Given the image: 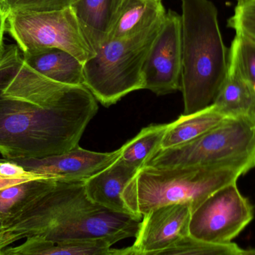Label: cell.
<instances>
[{"instance_id":"6da1fadb","label":"cell","mask_w":255,"mask_h":255,"mask_svg":"<svg viewBox=\"0 0 255 255\" xmlns=\"http://www.w3.org/2000/svg\"><path fill=\"white\" fill-rule=\"evenodd\" d=\"M84 85L55 82L33 70L17 45L0 56V154L6 160L42 158L79 146L98 112Z\"/></svg>"},{"instance_id":"7a4b0ae2","label":"cell","mask_w":255,"mask_h":255,"mask_svg":"<svg viewBox=\"0 0 255 255\" xmlns=\"http://www.w3.org/2000/svg\"><path fill=\"white\" fill-rule=\"evenodd\" d=\"M140 222L90 200L84 181H58L4 222L0 255L14 243L31 237L55 244L114 236L125 240L136 236Z\"/></svg>"},{"instance_id":"3957f363","label":"cell","mask_w":255,"mask_h":255,"mask_svg":"<svg viewBox=\"0 0 255 255\" xmlns=\"http://www.w3.org/2000/svg\"><path fill=\"white\" fill-rule=\"evenodd\" d=\"M181 75L184 115L214 103L229 67L218 10L210 0H181Z\"/></svg>"},{"instance_id":"277c9868","label":"cell","mask_w":255,"mask_h":255,"mask_svg":"<svg viewBox=\"0 0 255 255\" xmlns=\"http://www.w3.org/2000/svg\"><path fill=\"white\" fill-rule=\"evenodd\" d=\"M241 175L206 166H144L128 183L123 199L129 213L139 220L150 210L170 204H189L193 211L219 189L238 182Z\"/></svg>"},{"instance_id":"5b68a950","label":"cell","mask_w":255,"mask_h":255,"mask_svg":"<svg viewBox=\"0 0 255 255\" xmlns=\"http://www.w3.org/2000/svg\"><path fill=\"white\" fill-rule=\"evenodd\" d=\"M145 166H206L245 175L255 168V120L226 117L190 142L160 150Z\"/></svg>"},{"instance_id":"8992f818","label":"cell","mask_w":255,"mask_h":255,"mask_svg":"<svg viewBox=\"0 0 255 255\" xmlns=\"http://www.w3.org/2000/svg\"><path fill=\"white\" fill-rule=\"evenodd\" d=\"M163 21L137 34L110 39L84 64L85 86L103 106L143 89L144 64Z\"/></svg>"},{"instance_id":"52a82bcc","label":"cell","mask_w":255,"mask_h":255,"mask_svg":"<svg viewBox=\"0 0 255 255\" xmlns=\"http://www.w3.org/2000/svg\"><path fill=\"white\" fill-rule=\"evenodd\" d=\"M7 30L22 53L58 48L85 64L96 55L71 7L48 11L8 13Z\"/></svg>"},{"instance_id":"ba28073f","label":"cell","mask_w":255,"mask_h":255,"mask_svg":"<svg viewBox=\"0 0 255 255\" xmlns=\"http://www.w3.org/2000/svg\"><path fill=\"white\" fill-rule=\"evenodd\" d=\"M254 208L237 182L217 190L192 212L190 235L207 242L232 244L253 221Z\"/></svg>"},{"instance_id":"9c48e42d","label":"cell","mask_w":255,"mask_h":255,"mask_svg":"<svg viewBox=\"0 0 255 255\" xmlns=\"http://www.w3.org/2000/svg\"><path fill=\"white\" fill-rule=\"evenodd\" d=\"M181 75V16L166 12L142 70L143 89L157 95L179 91Z\"/></svg>"},{"instance_id":"30bf717a","label":"cell","mask_w":255,"mask_h":255,"mask_svg":"<svg viewBox=\"0 0 255 255\" xmlns=\"http://www.w3.org/2000/svg\"><path fill=\"white\" fill-rule=\"evenodd\" d=\"M189 204H170L150 210L142 216L131 247L115 250V255H159L190 235L192 215Z\"/></svg>"},{"instance_id":"8fae6325","label":"cell","mask_w":255,"mask_h":255,"mask_svg":"<svg viewBox=\"0 0 255 255\" xmlns=\"http://www.w3.org/2000/svg\"><path fill=\"white\" fill-rule=\"evenodd\" d=\"M121 149L109 153L94 152L78 146L67 152L42 158L17 159L12 161L25 170L59 181H85L121 157Z\"/></svg>"},{"instance_id":"7c38bea8","label":"cell","mask_w":255,"mask_h":255,"mask_svg":"<svg viewBox=\"0 0 255 255\" xmlns=\"http://www.w3.org/2000/svg\"><path fill=\"white\" fill-rule=\"evenodd\" d=\"M137 171L119 157L115 163L84 181L85 193L97 205L131 215L124 203L123 193Z\"/></svg>"},{"instance_id":"4fadbf2b","label":"cell","mask_w":255,"mask_h":255,"mask_svg":"<svg viewBox=\"0 0 255 255\" xmlns=\"http://www.w3.org/2000/svg\"><path fill=\"white\" fill-rule=\"evenodd\" d=\"M124 0H76L70 7L92 49L97 52L109 40Z\"/></svg>"},{"instance_id":"5bb4252c","label":"cell","mask_w":255,"mask_h":255,"mask_svg":"<svg viewBox=\"0 0 255 255\" xmlns=\"http://www.w3.org/2000/svg\"><path fill=\"white\" fill-rule=\"evenodd\" d=\"M213 105L224 116L255 120V89L241 71L236 57L230 50L227 75Z\"/></svg>"},{"instance_id":"9a60e30c","label":"cell","mask_w":255,"mask_h":255,"mask_svg":"<svg viewBox=\"0 0 255 255\" xmlns=\"http://www.w3.org/2000/svg\"><path fill=\"white\" fill-rule=\"evenodd\" d=\"M124 240L120 236L77 240L55 244L41 237H31L16 247H7L4 255H114V244Z\"/></svg>"},{"instance_id":"2e32d148","label":"cell","mask_w":255,"mask_h":255,"mask_svg":"<svg viewBox=\"0 0 255 255\" xmlns=\"http://www.w3.org/2000/svg\"><path fill=\"white\" fill-rule=\"evenodd\" d=\"M25 62L46 77L70 85H84V64L74 55L58 48L22 53Z\"/></svg>"},{"instance_id":"e0dca14e","label":"cell","mask_w":255,"mask_h":255,"mask_svg":"<svg viewBox=\"0 0 255 255\" xmlns=\"http://www.w3.org/2000/svg\"><path fill=\"white\" fill-rule=\"evenodd\" d=\"M166 13L162 0H124L109 40L148 29L162 22Z\"/></svg>"},{"instance_id":"ac0fdd59","label":"cell","mask_w":255,"mask_h":255,"mask_svg":"<svg viewBox=\"0 0 255 255\" xmlns=\"http://www.w3.org/2000/svg\"><path fill=\"white\" fill-rule=\"evenodd\" d=\"M226 118L213 104L195 113L183 114L178 119L168 124L162 141L161 149L190 142L218 125Z\"/></svg>"},{"instance_id":"d6986e66","label":"cell","mask_w":255,"mask_h":255,"mask_svg":"<svg viewBox=\"0 0 255 255\" xmlns=\"http://www.w3.org/2000/svg\"><path fill=\"white\" fill-rule=\"evenodd\" d=\"M168 124H154L144 127L135 137L121 147V158L139 170L161 150L162 141Z\"/></svg>"},{"instance_id":"ffe728a7","label":"cell","mask_w":255,"mask_h":255,"mask_svg":"<svg viewBox=\"0 0 255 255\" xmlns=\"http://www.w3.org/2000/svg\"><path fill=\"white\" fill-rule=\"evenodd\" d=\"M58 180L42 178L0 190V218L3 221L19 212L30 201L52 188Z\"/></svg>"},{"instance_id":"44dd1931","label":"cell","mask_w":255,"mask_h":255,"mask_svg":"<svg viewBox=\"0 0 255 255\" xmlns=\"http://www.w3.org/2000/svg\"><path fill=\"white\" fill-rule=\"evenodd\" d=\"M163 255H255V250H245L237 244L207 242L188 235L163 250Z\"/></svg>"},{"instance_id":"7402d4cb","label":"cell","mask_w":255,"mask_h":255,"mask_svg":"<svg viewBox=\"0 0 255 255\" xmlns=\"http://www.w3.org/2000/svg\"><path fill=\"white\" fill-rule=\"evenodd\" d=\"M229 50L236 57L241 71L255 91V42L236 34Z\"/></svg>"},{"instance_id":"603a6c76","label":"cell","mask_w":255,"mask_h":255,"mask_svg":"<svg viewBox=\"0 0 255 255\" xmlns=\"http://www.w3.org/2000/svg\"><path fill=\"white\" fill-rule=\"evenodd\" d=\"M228 25L236 34L255 42V0L238 2L233 16L228 21Z\"/></svg>"},{"instance_id":"cb8c5ba5","label":"cell","mask_w":255,"mask_h":255,"mask_svg":"<svg viewBox=\"0 0 255 255\" xmlns=\"http://www.w3.org/2000/svg\"><path fill=\"white\" fill-rule=\"evenodd\" d=\"M76 0H1L8 14L13 11H48L70 7Z\"/></svg>"},{"instance_id":"d4e9b609","label":"cell","mask_w":255,"mask_h":255,"mask_svg":"<svg viewBox=\"0 0 255 255\" xmlns=\"http://www.w3.org/2000/svg\"><path fill=\"white\" fill-rule=\"evenodd\" d=\"M0 175L7 177H27L40 175L28 172L15 162L6 160L4 158L0 161Z\"/></svg>"},{"instance_id":"484cf974","label":"cell","mask_w":255,"mask_h":255,"mask_svg":"<svg viewBox=\"0 0 255 255\" xmlns=\"http://www.w3.org/2000/svg\"><path fill=\"white\" fill-rule=\"evenodd\" d=\"M42 178H49L42 175H34V176L27 177H7L0 175V190L8 188L12 186L17 185L21 183L33 181V180L42 179Z\"/></svg>"},{"instance_id":"4316f807","label":"cell","mask_w":255,"mask_h":255,"mask_svg":"<svg viewBox=\"0 0 255 255\" xmlns=\"http://www.w3.org/2000/svg\"><path fill=\"white\" fill-rule=\"evenodd\" d=\"M7 14L0 1V56L2 53L3 49H4V43H3V40H4V34L5 32V30L7 29Z\"/></svg>"},{"instance_id":"83f0119b","label":"cell","mask_w":255,"mask_h":255,"mask_svg":"<svg viewBox=\"0 0 255 255\" xmlns=\"http://www.w3.org/2000/svg\"><path fill=\"white\" fill-rule=\"evenodd\" d=\"M3 225H4V221H3L2 219L0 218V229H2Z\"/></svg>"},{"instance_id":"f1b7e54d","label":"cell","mask_w":255,"mask_h":255,"mask_svg":"<svg viewBox=\"0 0 255 255\" xmlns=\"http://www.w3.org/2000/svg\"><path fill=\"white\" fill-rule=\"evenodd\" d=\"M249 1H250V0H238V2H247Z\"/></svg>"},{"instance_id":"f546056e","label":"cell","mask_w":255,"mask_h":255,"mask_svg":"<svg viewBox=\"0 0 255 255\" xmlns=\"http://www.w3.org/2000/svg\"><path fill=\"white\" fill-rule=\"evenodd\" d=\"M1 160H2V159H0V161H1Z\"/></svg>"},{"instance_id":"4dcf8cb0","label":"cell","mask_w":255,"mask_h":255,"mask_svg":"<svg viewBox=\"0 0 255 255\" xmlns=\"http://www.w3.org/2000/svg\"><path fill=\"white\" fill-rule=\"evenodd\" d=\"M0 1H1V0H0Z\"/></svg>"}]
</instances>
